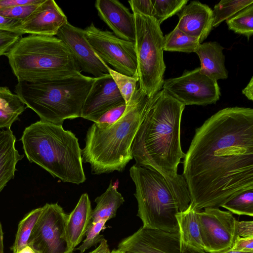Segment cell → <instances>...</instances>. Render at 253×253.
Wrapping results in <instances>:
<instances>
[{
	"label": "cell",
	"mask_w": 253,
	"mask_h": 253,
	"mask_svg": "<svg viewBox=\"0 0 253 253\" xmlns=\"http://www.w3.org/2000/svg\"><path fill=\"white\" fill-rule=\"evenodd\" d=\"M191 209L219 208L253 188V109H221L195 130L182 174Z\"/></svg>",
	"instance_id": "obj_1"
},
{
	"label": "cell",
	"mask_w": 253,
	"mask_h": 253,
	"mask_svg": "<svg viewBox=\"0 0 253 253\" xmlns=\"http://www.w3.org/2000/svg\"><path fill=\"white\" fill-rule=\"evenodd\" d=\"M185 106L163 89L150 98L131 146L135 165L156 170L169 180L183 177L177 169L185 155L180 142Z\"/></svg>",
	"instance_id": "obj_2"
},
{
	"label": "cell",
	"mask_w": 253,
	"mask_h": 253,
	"mask_svg": "<svg viewBox=\"0 0 253 253\" xmlns=\"http://www.w3.org/2000/svg\"><path fill=\"white\" fill-rule=\"evenodd\" d=\"M150 98L137 87L123 115L116 123L104 128L94 123L89 127L82 157L83 163L90 165L92 174L122 172L133 159L132 144Z\"/></svg>",
	"instance_id": "obj_3"
},
{
	"label": "cell",
	"mask_w": 253,
	"mask_h": 253,
	"mask_svg": "<svg viewBox=\"0 0 253 253\" xmlns=\"http://www.w3.org/2000/svg\"><path fill=\"white\" fill-rule=\"evenodd\" d=\"M130 176L135 186L137 216L142 228L170 233L179 231L176 214L188 209L190 195L184 178L169 180L152 169L133 165Z\"/></svg>",
	"instance_id": "obj_4"
},
{
	"label": "cell",
	"mask_w": 253,
	"mask_h": 253,
	"mask_svg": "<svg viewBox=\"0 0 253 253\" xmlns=\"http://www.w3.org/2000/svg\"><path fill=\"white\" fill-rule=\"evenodd\" d=\"M21 141L28 160L54 177L76 184L85 181L78 139L62 126L38 121L25 128Z\"/></svg>",
	"instance_id": "obj_5"
},
{
	"label": "cell",
	"mask_w": 253,
	"mask_h": 253,
	"mask_svg": "<svg viewBox=\"0 0 253 253\" xmlns=\"http://www.w3.org/2000/svg\"><path fill=\"white\" fill-rule=\"evenodd\" d=\"M4 55L18 82L42 83L82 72L66 45L55 36L22 37Z\"/></svg>",
	"instance_id": "obj_6"
},
{
	"label": "cell",
	"mask_w": 253,
	"mask_h": 253,
	"mask_svg": "<svg viewBox=\"0 0 253 253\" xmlns=\"http://www.w3.org/2000/svg\"><path fill=\"white\" fill-rule=\"evenodd\" d=\"M95 78L81 73L42 83L18 82L15 92L40 121L61 125L66 119L81 117L82 108Z\"/></svg>",
	"instance_id": "obj_7"
},
{
	"label": "cell",
	"mask_w": 253,
	"mask_h": 253,
	"mask_svg": "<svg viewBox=\"0 0 253 253\" xmlns=\"http://www.w3.org/2000/svg\"><path fill=\"white\" fill-rule=\"evenodd\" d=\"M139 87L149 97L162 89L166 65L163 34L153 17L134 13Z\"/></svg>",
	"instance_id": "obj_8"
},
{
	"label": "cell",
	"mask_w": 253,
	"mask_h": 253,
	"mask_svg": "<svg viewBox=\"0 0 253 253\" xmlns=\"http://www.w3.org/2000/svg\"><path fill=\"white\" fill-rule=\"evenodd\" d=\"M84 30L88 42L104 62L120 73L138 78L134 42L121 39L109 31L102 30L93 23Z\"/></svg>",
	"instance_id": "obj_9"
},
{
	"label": "cell",
	"mask_w": 253,
	"mask_h": 253,
	"mask_svg": "<svg viewBox=\"0 0 253 253\" xmlns=\"http://www.w3.org/2000/svg\"><path fill=\"white\" fill-rule=\"evenodd\" d=\"M42 208L27 245L36 253H74L66 236L68 214L57 203H47Z\"/></svg>",
	"instance_id": "obj_10"
},
{
	"label": "cell",
	"mask_w": 253,
	"mask_h": 253,
	"mask_svg": "<svg viewBox=\"0 0 253 253\" xmlns=\"http://www.w3.org/2000/svg\"><path fill=\"white\" fill-rule=\"evenodd\" d=\"M162 89L185 106L215 104L221 95L217 81L201 73L200 67L164 80Z\"/></svg>",
	"instance_id": "obj_11"
},
{
	"label": "cell",
	"mask_w": 253,
	"mask_h": 253,
	"mask_svg": "<svg viewBox=\"0 0 253 253\" xmlns=\"http://www.w3.org/2000/svg\"><path fill=\"white\" fill-rule=\"evenodd\" d=\"M204 251L223 253L229 251L235 237L236 219L229 211L206 208L196 211Z\"/></svg>",
	"instance_id": "obj_12"
},
{
	"label": "cell",
	"mask_w": 253,
	"mask_h": 253,
	"mask_svg": "<svg viewBox=\"0 0 253 253\" xmlns=\"http://www.w3.org/2000/svg\"><path fill=\"white\" fill-rule=\"evenodd\" d=\"M118 249L124 253H207L180 243L179 232L170 233L142 227L123 239Z\"/></svg>",
	"instance_id": "obj_13"
},
{
	"label": "cell",
	"mask_w": 253,
	"mask_h": 253,
	"mask_svg": "<svg viewBox=\"0 0 253 253\" xmlns=\"http://www.w3.org/2000/svg\"><path fill=\"white\" fill-rule=\"evenodd\" d=\"M56 36L68 47L81 71L94 78L109 74L111 68L95 52L85 37L84 29L68 22L60 28Z\"/></svg>",
	"instance_id": "obj_14"
},
{
	"label": "cell",
	"mask_w": 253,
	"mask_h": 253,
	"mask_svg": "<svg viewBox=\"0 0 253 253\" xmlns=\"http://www.w3.org/2000/svg\"><path fill=\"white\" fill-rule=\"evenodd\" d=\"M124 103L110 74L95 78L84 102L81 117L95 123L105 112Z\"/></svg>",
	"instance_id": "obj_15"
},
{
	"label": "cell",
	"mask_w": 253,
	"mask_h": 253,
	"mask_svg": "<svg viewBox=\"0 0 253 253\" xmlns=\"http://www.w3.org/2000/svg\"><path fill=\"white\" fill-rule=\"evenodd\" d=\"M67 22L66 15L54 0H44L29 16L19 21L14 32L54 36Z\"/></svg>",
	"instance_id": "obj_16"
},
{
	"label": "cell",
	"mask_w": 253,
	"mask_h": 253,
	"mask_svg": "<svg viewBox=\"0 0 253 253\" xmlns=\"http://www.w3.org/2000/svg\"><path fill=\"white\" fill-rule=\"evenodd\" d=\"M95 7L99 17L117 37L134 42V15L126 7L116 0H97Z\"/></svg>",
	"instance_id": "obj_17"
},
{
	"label": "cell",
	"mask_w": 253,
	"mask_h": 253,
	"mask_svg": "<svg viewBox=\"0 0 253 253\" xmlns=\"http://www.w3.org/2000/svg\"><path fill=\"white\" fill-rule=\"evenodd\" d=\"M176 27L185 34L202 42L210 34L213 23L212 10L199 1H191L177 13Z\"/></svg>",
	"instance_id": "obj_18"
},
{
	"label": "cell",
	"mask_w": 253,
	"mask_h": 253,
	"mask_svg": "<svg viewBox=\"0 0 253 253\" xmlns=\"http://www.w3.org/2000/svg\"><path fill=\"white\" fill-rule=\"evenodd\" d=\"M92 211L88 194H82L66 221V236L70 249L74 250L85 235L92 220Z\"/></svg>",
	"instance_id": "obj_19"
},
{
	"label": "cell",
	"mask_w": 253,
	"mask_h": 253,
	"mask_svg": "<svg viewBox=\"0 0 253 253\" xmlns=\"http://www.w3.org/2000/svg\"><path fill=\"white\" fill-rule=\"evenodd\" d=\"M223 49L217 42H209L200 43L195 51L200 60V72L215 81L228 77Z\"/></svg>",
	"instance_id": "obj_20"
},
{
	"label": "cell",
	"mask_w": 253,
	"mask_h": 253,
	"mask_svg": "<svg viewBox=\"0 0 253 253\" xmlns=\"http://www.w3.org/2000/svg\"><path fill=\"white\" fill-rule=\"evenodd\" d=\"M15 142L10 128L0 129V192L14 177L16 165L24 157L16 149Z\"/></svg>",
	"instance_id": "obj_21"
},
{
	"label": "cell",
	"mask_w": 253,
	"mask_h": 253,
	"mask_svg": "<svg viewBox=\"0 0 253 253\" xmlns=\"http://www.w3.org/2000/svg\"><path fill=\"white\" fill-rule=\"evenodd\" d=\"M118 187V180L115 182L111 181L106 190L95 198L96 207L92 211L91 222L107 221L116 216L118 209L125 202Z\"/></svg>",
	"instance_id": "obj_22"
},
{
	"label": "cell",
	"mask_w": 253,
	"mask_h": 253,
	"mask_svg": "<svg viewBox=\"0 0 253 253\" xmlns=\"http://www.w3.org/2000/svg\"><path fill=\"white\" fill-rule=\"evenodd\" d=\"M196 211L189 206L186 210L176 214L180 243L204 251Z\"/></svg>",
	"instance_id": "obj_23"
},
{
	"label": "cell",
	"mask_w": 253,
	"mask_h": 253,
	"mask_svg": "<svg viewBox=\"0 0 253 253\" xmlns=\"http://www.w3.org/2000/svg\"><path fill=\"white\" fill-rule=\"evenodd\" d=\"M199 40L179 29L176 26L163 38V50L185 53L195 52L198 47Z\"/></svg>",
	"instance_id": "obj_24"
},
{
	"label": "cell",
	"mask_w": 253,
	"mask_h": 253,
	"mask_svg": "<svg viewBox=\"0 0 253 253\" xmlns=\"http://www.w3.org/2000/svg\"><path fill=\"white\" fill-rule=\"evenodd\" d=\"M42 211V207L34 209L27 213L19 222L15 240L11 248L13 253H17L28 244L31 234Z\"/></svg>",
	"instance_id": "obj_25"
},
{
	"label": "cell",
	"mask_w": 253,
	"mask_h": 253,
	"mask_svg": "<svg viewBox=\"0 0 253 253\" xmlns=\"http://www.w3.org/2000/svg\"><path fill=\"white\" fill-rule=\"evenodd\" d=\"M253 3V0H220L215 5L212 10V28L217 27L224 21Z\"/></svg>",
	"instance_id": "obj_26"
},
{
	"label": "cell",
	"mask_w": 253,
	"mask_h": 253,
	"mask_svg": "<svg viewBox=\"0 0 253 253\" xmlns=\"http://www.w3.org/2000/svg\"><path fill=\"white\" fill-rule=\"evenodd\" d=\"M228 29L246 36L248 40L253 34V3L226 20Z\"/></svg>",
	"instance_id": "obj_27"
},
{
	"label": "cell",
	"mask_w": 253,
	"mask_h": 253,
	"mask_svg": "<svg viewBox=\"0 0 253 253\" xmlns=\"http://www.w3.org/2000/svg\"><path fill=\"white\" fill-rule=\"evenodd\" d=\"M221 207L232 214L253 216V188L245 190L226 201Z\"/></svg>",
	"instance_id": "obj_28"
},
{
	"label": "cell",
	"mask_w": 253,
	"mask_h": 253,
	"mask_svg": "<svg viewBox=\"0 0 253 253\" xmlns=\"http://www.w3.org/2000/svg\"><path fill=\"white\" fill-rule=\"evenodd\" d=\"M153 16L160 25L168 18L177 14L187 4L188 0H151Z\"/></svg>",
	"instance_id": "obj_29"
},
{
	"label": "cell",
	"mask_w": 253,
	"mask_h": 253,
	"mask_svg": "<svg viewBox=\"0 0 253 253\" xmlns=\"http://www.w3.org/2000/svg\"><path fill=\"white\" fill-rule=\"evenodd\" d=\"M109 74L113 79L127 105L137 88L138 78L122 74L112 68L109 70Z\"/></svg>",
	"instance_id": "obj_30"
},
{
	"label": "cell",
	"mask_w": 253,
	"mask_h": 253,
	"mask_svg": "<svg viewBox=\"0 0 253 253\" xmlns=\"http://www.w3.org/2000/svg\"><path fill=\"white\" fill-rule=\"evenodd\" d=\"M26 108V106L17 95L12 93L6 86L0 87V109L19 116Z\"/></svg>",
	"instance_id": "obj_31"
},
{
	"label": "cell",
	"mask_w": 253,
	"mask_h": 253,
	"mask_svg": "<svg viewBox=\"0 0 253 253\" xmlns=\"http://www.w3.org/2000/svg\"><path fill=\"white\" fill-rule=\"evenodd\" d=\"M106 221L99 220L97 222H91L89 227L85 233L86 238L77 249L80 253H84L85 251L98 243H100L104 238L101 232L106 228Z\"/></svg>",
	"instance_id": "obj_32"
},
{
	"label": "cell",
	"mask_w": 253,
	"mask_h": 253,
	"mask_svg": "<svg viewBox=\"0 0 253 253\" xmlns=\"http://www.w3.org/2000/svg\"><path fill=\"white\" fill-rule=\"evenodd\" d=\"M43 0L35 4L0 9V15L10 19L23 20L33 13Z\"/></svg>",
	"instance_id": "obj_33"
},
{
	"label": "cell",
	"mask_w": 253,
	"mask_h": 253,
	"mask_svg": "<svg viewBox=\"0 0 253 253\" xmlns=\"http://www.w3.org/2000/svg\"><path fill=\"white\" fill-rule=\"evenodd\" d=\"M126 105V103L114 107L102 115L94 124L99 128H106L116 123L123 115Z\"/></svg>",
	"instance_id": "obj_34"
},
{
	"label": "cell",
	"mask_w": 253,
	"mask_h": 253,
	"mask_svg": "<svg viewBox=\"0 0 253 253\" xmlns=\"http://www.w3.org/2000/svg\"><path fill=\"white\" fill-rule=\"evenodd\" d=\"M21 38L20 34L0 29V56L4 55Z\"/></svg>",
	"instance_id": "obj_35"
},
{
	"label": "cell",
	"mask_w": 253,
	"mask_h": 253,
	"mask_svg": "<svg viewBox=\"0 0 253 253\" xmlns=\"http://www.w3.org/2000/svg\"><path fill=\"white\" fill-rule=\"evenodd\" d=\"M133 13H138L153 17V5L151 0H131L128 1Z\"/></svg>",
	"instance_id": "obj_36"
},
{
	"label": "cell",
	"mask_w": 253,
	"mask_h": 253,
	"mask_svg": "<svg viewBox=\"0 0 253 253\" xmlns=\"http://www.w3.org/2000/svg\"><path fill=\"white\" fill-rule=\"evenodd\" d=\"M230 250L253 253V237H241L236 236Z\"/></svg>",
	"instance_id": "obj_37"
},
{
	"label": "cell",
	"mask_w": 253,
	"mask_h": 253,
	"mask_svg": "<svg viewBox=\"0 0 253 253\" xmlns=\"http://www.w3.org/2000/svg\"><path fill=\"white\" fill-rule=\"evenodd\" d=\"M235 234L241 237H253V221H238L235 222Z\"/></svg>",
	"instance_id": "obj_38"
},
{
	"label": "cell",
	"mask_w": 253,
	"mask_h": 253,
	"mask_svg": "<svg viewBox=\"0 0 253 253\" xmlns=\"http://www.w3.org/2000/svg\"><path fill=\"white\" fill-rule=\"evenodd\" d=\"M19 115L7 113L0 109V129L10 128L12 124L18 119Z\"/></svg>",
	"instance_id": "obj_39"
},
{
	"label": "cell",
	"mask_w": 253,
	"mask_h": 253,
	"mask_svg": "<svg viewBox=\"0 0 253 253\" xmlns=\"http://www.w3.org/2000/svg\"><path fill=\"white\" fill-rule=\"evenodd\" d=\"M42 0H0V9L13 7L19 5L32 4L41 2Z\"/></svg>",
	"instance_id": "obj_40"
},
{
	"label": "cell",
	"mask_w": 253,
	"mask_h": 253,
	"mask_svg": "<svg viewBox=\"0 0 253 253\" xmlns=\"http://www.w3.org/2000/svg\"><path fill=\"white\" fill-rule=\"evenodd\" d=\"M19 21L0 15V29L14 32L15 27L18 25Z\"/></svg>",
	"instance_id": "obj_41"
},
{
	"label": "cell",
	"mask_w": 253,
	"mask_h": 253,
	"mask_svg": "<svg viewBox=\"0 0 253 253\" xmlns=\"http://www.w3.org/2000/svg\"><path fill=\"white\" fill-rule=\"evenodd\" d=\"M107 240L104 238L99 245L93 250L88 253H110Z\"/></svg>",
	"instance_id": "obj_42"
},
{
	"label": "cell",
	"mask_w": 253,
	"mask_h": 253,
	"mask_svg": "<svg viewBox=\"0 0 253 253\" xmlns=\"http://www.w3.org/2000/svg\"><path fill=\"white\" fill-rule=\"evenodd\" d=\"M242 93L250 100H253V78L252 77L247 85L242 90Z\"/></svg>",
	"instance_id": "obj_43"
},
{
	"label": "cell",
	"mask_w": 253,
	"mask_h": 253,
	"mask_svg": "<svg viewBox=\"0 0 253 253\" xmlns=\"http://www.w3.org/2000/svg\"><path fill=\"white\" fill-rule=\"evenodd\" d=\"M17 253H36L34 250L29 245H27L21 249H20Z\"/></svg>",
	"instance_id": "obj_44"
},
{
	"label": "cell",
	"mask_w": 253,
	"mask_h": 253,
	"mask_svg": "<svg viewBox=\"0 0 253 253\" xmlns=\"http://www.w3.org/2000/svg\"><path fill=\"white\" fill-rule=\"evenodd\" d=\"M0 253H4L3 250V233L2 226L0 222Z\"/></svg>",
	"instance_id": "obj_45"
},
{
	"label": "cell",
	"mask_w": 253,
	"mask_h": 253,
	"mask_svg": "<svg viewBox=\"0 0 253 253\" xmlns=\"http://www.w3.org/2000/svg\"><path fill=\"white\" fill-rule=\"evenodd\" d=\"M251 253V252H237V251L229 250V251H228L227 252H226L225 253Z\"/></svg>",
	"instance_id": "obj_46"
},
{
	"label": "cell",
	"mask_w": 253,
	"mask_h": 253,
	"mask_svg": "<svg viewBox=\"0 0 253 253\" xmlns=\"http://www.w3.org/2000/svg\"><path fill=\"white\" fill-rule=\"evenodd\" d=\"M110 253H124V252L120 251L119 250L117 249H114Z\"/></svg>",
	"instance_id": "obj_47"
}]
</instances>
